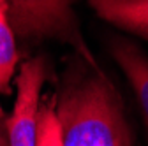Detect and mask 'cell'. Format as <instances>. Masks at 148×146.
Segmentation results:
<instances>
[{
	"label": "cell",
	"mask_w": 148,
	"mask_h": 146,
	"mask_svg": "<svg viewBox=\"0 0 148 146\" xmlns=\"http://www.w3.org/2000/svg\"><path fill=\"white\" fill-rule=\"evenodd\" d=\"M0 7L7 11V2H5V0H0Z\"/></svg>",
	"instance_id": "cell-9"
},
{
	"label": "cell",
	"mask_w": 148,
	"mask_h": 146,
	"mask_svg": "<svg viewBox=\"0 0 148 146\" xmlns=\"http://www.w3.org/2000/svg\"><path fill=\"white\" fill-rule=\"evenodd\" d=\"M111 55L131 83L148 127V58L136 44L123 39L113 42Z\"/></svg>",
	"instance_id": "cell-5"
},
{
	"label": "cell",
	"mask_w": 148,
	"mask_h": 146,
	"mask_svg": "<svg viewBox=\"0 0 148 146\" xmlns=\"http://www.w3.org/2000/svg\"><path fill=\"white\" fill-rule=\"evenodd\" d=\"M62 146H131L116 90L101 72L65 86L55 100Z\"/></svg>",
	"instance_id": "cell-1"
},
{
	"label": "cell",
	"mask_w": 148,
	"mask_h": 146,
	"mask_svg": "<svg viewBox=\"0 0 148 146\" xmlns=\"http://www.w3.org/2000/svg\"><path fill=\"white\" fill-rule=\"evenodd\" d=\"M18 48L7 18V11L0 7V92H9V85L18 65Z\"/></svg>",
	"instance_id": "cell-6"
},
{
	"label": "cell",
	"mask_w": 148,
	"mask_h": 146,
	"mask_svg": "<svg viewBox=\"0 0 148 146\" xmlns=\"http://www.w3.org/2000/svg\"><path fill=\"white\" fill-rule=\"evenodd\" d=\"M46 62L37 57L30 58L20 69L16 78V100L7 120L9 146H35L37 125L41 109V90L46 81Z\"/></svg>",
	"instance_id": "cell-3"
},
{
	"label": "cell",
	"mask_w": 148,
	"mask_h": 146,
	"mask_svg": "<svg viewBox=\"0 0 148 146\" xmlns=\"http://www.w3.org/2000/svg\"><path fill=\"white\" fill-rule=\"evenodd\" d=\"M11 28L23 37L46 39L55 37L72 44L86 62L97 69L88 46L85 44L72 0H5Z\"/></svg>",
	"instance_id": "cell-2"
},
{
	"label": "cell",
	"mask_w": 148,
	"mask_h": 146,
	"mask_svg": "<svg viewBox=\"0 0 148 146\" xmlns=\"http://www.w3.org/2000/svg\"><path fill=\"white\" fill-rule=\"evenodd\" d=\"M0 146H9V144H7L5 141H0Z\"/></svg>",
	"instance_id": "cell-10"
},
{
	"label": "cell",
	"mask_w": 148,
	"mask_h": 146,
	"mask_svg": "<svg viewBox=\"0 0 148 146\" xmlns=\"http://www.w3.org/2000/svg\"><path fill=\"white\" fill-rule=\"evenodd\" d=\"M108 23L148 41V0H86Z\"/></svg>",
	"instance_id": "cell-4"
},
{
	"label": "cell",
	"mask_w": 148,
	"mask_h": 146,
	"mask_svg": "<svg viewBox=\"0 0 148 146\" xmlns=\"http://www.w3.org/2000/svg\"><path fill=\"white\" fill-rule=\"evenodd\" d=\"M35 146H62L60 127L55 115V100L42 104L39 109V125H37V144Z\"/></svg>",
	"instance_id": "cell-7"
},
{
	"label": "cell",
	"mask_w": 148,
	"mask_h": 146,
	"mask_svg": "<svg viewBox=\"0 0 148 146\" xmlns=\"http://www.w3.org/2000/svg\"><path fill=\"white\" fill-rule=\"evenodd\" d=\"M0 141H5V143H7V136L4 134V130H2V129H0Z\"/></svg>",
	"instance_id": "cell-8"
}]
</instances>
